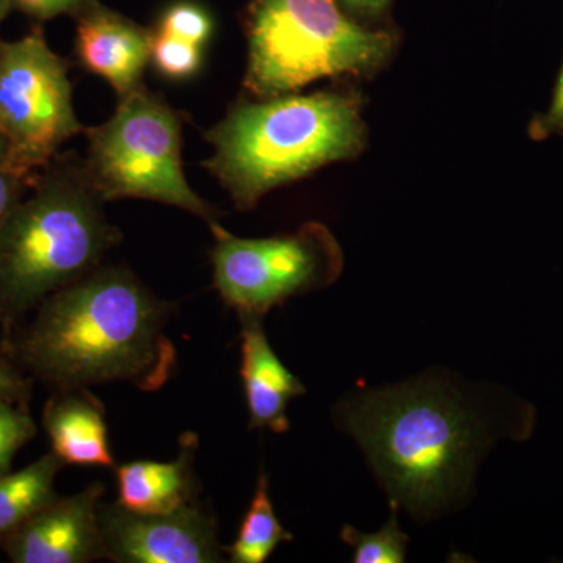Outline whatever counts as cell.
Masks as SVG:
<instances>
[{"instance_id": "cell-13", "label": "cell", "mask_w": 563, "mask_h": 563, "mask_svg": "<svg viewBox=\"0 0 563 563\" xmlns=\"http://www.w3.org/2000/svg\"><path fill=\"white\" fill-rule=\"evenodd\" d=\"M43 426L65 465L117 466L102 404L87 388L55 391L44 404Z\"/></svg>"}, {"instance_id": "cell-2", "label": "cell", "mask_w": 563, "mask_h": 563, "mask_svg": "<svg viewBox=\"0 0 563 563\" xmlns=\"http://www.w3.org/2000/svg\"><path fill=\"white\" fill-rule=\"evenodd\" d=\"M390 501L429 517L461 498L490 429L465 398L439 379L362 393L343 407Z\"/></svg>"}, {"instance_id": "cell-23", "label": "cell", "mask_w": 563, "mask_h": 563, "mask_svg": "<svg viewBox=\"0 0 563 563\" xmlns=\"http://www.w3.org/2000/svg\"><path fill=\"white\" fill-rule=\"evenodd\" d=\"M529 135L533 141H543L553 135L563 139V63L555 80L550 107L533 118L529 124Z\"/></svg>"}, {"instance_id": "cell-17", "label": "cell", "mask_w": 563, "mask_h": 563, "mask_svg": "<svg viewBox=\"0 0 563 563\" xmlns=\"http://www.w3.org/2000/svg\"><path fill=\"white\" fill-rule=\"evenodd\" d=\"M391 503V517L380 531L363 533L352 526H344L342 540L354 548L355 563H402L406 561L409 537L398 525V504Z\"/></svg>"}, {"instance_id": "cell-8", "label": "cell", "mask_w": 563, "mask_h": 563, "mask_svg": "<svg viewBox=\"0 0 563 563\" xmlns=\"http://www.w3.org/2000/svg\"><path fill=\"white\" fill-rule=\"evenodd\" d=\"M69 63L47 44L41 25L20 40L0 38V132L7 168L32 177L85 132L73 103Z\"/></svg>"}, {"instance_id": "cell-5", "label": "cell", "mask_w": 563, "mask_h": 563, "mask_svg": "<svg viewBox=\"0 0 563 563\" xmlns=\"http://www.w3.org/2000/svg\"><path fill=\"white\" fill-rule=\"evenodd\" d=\"M244 87L258 99L325 77H369L387 65L398 35L361 24L336 0H252Z\"/></svg>"}, {"instance_id": "cell-6", "label": "cell", "mask_w": 563, "mask_h": 563, "mask_svg": "<svg viewBox=\"0 0 563 563\" xmlns=\"http://www.w3.org/2000/svg\"><path fill=\"white\" fill-rule=\"evenodd\" d=\"M85 133V172L103 202L150 199L190 211L209 224L218 221V210L188 185L180 117L162 96L141 85L121 96L109 121Z\"/></svg>"}, {"instance_id": "cell-22", "label": "cell", "mask_w": 563, "mask_h": 563, "mask_svg": "<svg viewBox=\"0 0 563 563\" xmlns=\"http://www.w3.org/2000/svg\"><path fill=\"white\" fill-rule=\"evenodd\" d=\"M96 2L98 0H13V10L21 11L25 16L41 24L63 14L79 18Z\"/></svg>"}, {"instance_id": "cell-7", "label": "cell", "mask_w": 563, "mask_h": 563, "mask_svg": "<svg viewBox=\"0 0 563 563\" xmlns=\"http://www.w3.org/2000/svg\"><path fill=\"white\" fill-rule=\"evenodd\" d=\"M214 288L239 314L265 317L295 296L321 290L342 276L343 251L321 222L272 239H240L210 222Z\"/></svg>"}, {"instance_id": "cell-15", "label": "cell", "mask_w": 563, "mask_h": 563, "mask_svg": "<svg viewBox=\"0 0 563 563\" xmlns=\"http://www.w3.org/2000/svg\"><path fill=\"white\" fill-rule=\"evenodd\" d=\"M63 466L65 463L51 451L20 472L0 476V543L41 507L57 498L55 479Z\"/></svg>"}, {"instance_id": "cell-21", "label": "cell", "mask_w": 563, "mask_h": 563, "mask_svg": "<svg viewBox=\"0 0 563 563\" xmlns=\"http://www.w3.org/2000/svg\"><path fill=\"white\" fill-rule=\"evenodd\" d=\"M32 385V377L22 372L9 351L0 343V404L29 407Z\"/></svg>"}, {"instance_id": "cell-14", "label": "cell", "mask_w": 563, "mask_h": 563, "mask_svg": "<svg viewBox=\"0 0 563 563\" xmlns=\"http://www.w3.org/2000/svg\"><path fill=\"white\" fill-rule=\"evenodd\" d=\"M198 443L195 433L185 432L179 454L172 462L133 461L114 466L118 504L133 512L169 514L196 503L192 462Z\"/></svg>"}, {"instance_id": "cell-24", "label": "cell", "mask_w": 563, "mask_h": 563, "mask_svg": "<svg viewBox=\"0 0 563 563\" xmlns=\"http://www.w3.org/2000/svg\"><path fill=\"white\" fill-rule=\"evenodd\" d=\"M31 177L21 176L7 166H0V228L14 207L18 206L31 190Z\"/></svg>"}, {"instance_id": "cell-3", "label": "cell", "mask_w": 563, "mask_h": 563, "mask_svg": "<svg viewBox=\"0 0 563 563\" xmlns=\"http://www.w3.org/2000/svg\"><path fill=\"white\" fill-rule=\"evenodd\" d=\"M363 99L354 90L236 102L206 132L213 155L202 163L239 210H252L282 185L329 163L352 161L366 144Z\"/></svg>"}, {"instance_id": "cell-20", "label": "cell", "mask_w": 563, "mask_h": 563, "mask_svg": "<svg viewBox=\"0 0 563 563\" xmlns=\"http://www.w3.org/2000/svg\"><path fill=\"white\" fill-rule=\"evenodd\" d=\"M27 407L0 404V476L11 472L14 455L36 437Z\"/></svg>"}, {"instance_id": "cell-11", "label": "cell", "mask_w": 563, "mask_h": 563, "mask_svg": "<svg viewBox=\"0 0 563 563\" xmlns=\"http://www.w3.org/2000/svg\"><path fill=\"white\" fill-rule=\"evenodd\" d=\"M76 20L80 65L109 81L120 98L141 87L144 69L151 63L154 32L99 2Z\"/></svg>"}, {"instance_id": "cell-27", "label": "cell", "mask_w": 563, "mask_h": 563, "mask_svg": "<svg viewBox=\"0 0 563 563\" xmlns=\"http://www.w3.org/2000/svg\"><path fill=\"white\" fill-rule=\"evenodd\" d=\"M7 155H9V144H7L5 136L0 132V166H5Z\"/></svg>"}, {"instance_id": "cell-1", "label": "cell", "mask_w": 563, "mask_h": 563, "mask_svg": "<svg viewBox=\"0 0 563 563\" xmlns=\"http://www.w3.org/2000/svg\"><path fill=\"white\" fill-rule=\"evenodd\" d=\"M169 310L129 269H95L52 292L2 346L55 391L113 383L154 391L176 369V346L165 335Z\"/></svg>"}, {"instance_id": "cell-26", "label": "cell", "mask_w": 563, "mask_h": 563, "mask_svg": "<svg viewBox=\"0 0 563 563\" xmlns=\"http://www.w3.org/2000/svg\"><path fill=\"white\" fill-rule=\"evenodd\" d=\"M13 10V0H0V22L5 20Z\"/></svg>"}, {"instance_id": "cell-4", "label": "cell", "mask_w": 563, "mask_h": 563, "mask_svg": "<svg viewBox=\"0 0 563 563\" xmlns=\"http://www.w3.org/2000/svg\"><path fill=\"white\" fill-rule=\"evenodd\" d=\"M31 190L0 228L2 339L52 292L98 269L121 240L73 152L41 168Z\"/></svg>"}, {"instance_id": "cell-19", "label": "cell", "mask_w": 563, "mask_h": 563, "mask_svg": "<svg viewBox=\"0 0 563 563\" xmlns=\"http://www.w3.org/2000/svg\"><path fill=\"white\" fill-rule=\"evenodd\" d=\"M155 32L202 47L213 33V21L201 5L179 2L163 13Z\"/></svg>"}, {"instance_id": "cell-12", "label": "cell", "mask_w": 563, "mask_h": 563, "mask_svg": "<svg viewBox=\"0 0 563 563\" xmlns=\"http://www.w3.org/2000/svg\"><path fill=\"white\" fill-rule=\"evenodd\" d=\"M242 322V376L244 398L250 410V429L290 431L288 406L306 395L301 379L280 362L268 342L262 318L239 314Z\"/></svg>"}, {"instance_id": "cell-9", "label": "cell", "mask_w": 563, "mask_h": 563, "mask_svg": "<svg viewBox=\"0 0 563 563\" xmlns=\"http://www.w3.org/2000/svg\"><path fill=\"white\" fill-rule=\"evenodd\" d=\"M99 521L107 559L120 563H214L222 561L217 521L198 503L169 514H140L106 504Z\"/></svg>"}, {"instance_id": "cell-18", "label": "cell", "mask_w": 563, "mask_h": 563, "mask_svg": "<svg viewBox=\"0 0 563 563\" xmlns=\"http://www.w3.org/2000/svg\"><path fill=\"white\" fill-rule=\"evenodd\" d=\"M151 63L166 79H190L201 68L202 47L165 33L154 32L151 43Z\"/></svg>"}, {"instance_id": "cell-16", "label": "cell", "mask_w": 563, "mask_h": 563, "mask_svg": "<svg viewBox=\"0 0 563 563\" xmlns=\"http://www.w3.org/2000/svg\"><path fill=\"white\" fill-rule=\"evenodd\" d=\"M291 532L280 525L269 498L268 477L261 473L250 509L244 515L235 542L222 547L232 563H265L280 543L291 542Z\"/></svg>"}, {"instance_id": "cell-10", "label": "cell", "mask_w": 563, "mask_h": 563, "mask_svg": "<svg viewBox=\"0 0 563 563\" xmlns=\"http://www.w3.org/2000/svg\"><path fill=\"white\" fill-rule=\"evenodd\" d=\"M106 487L91 484L77 495L57 496L2 540L14 563H88L107 559L99 509Z\"/></svg>"}, {"instance_id": "cell-25", "label": "cell", "mask_w": 563, "mask_h": 563, "mask_svg": "<svg viewBox=\"0 0 563 563\" xmlns=\"http://www.w3.org/2000/svg\"><path fill=\"white\" fill-rule=\"evenodd\" d=\"M355 20H376L383 16L393 0H336Z\"/></svg>"}]
</instances>
